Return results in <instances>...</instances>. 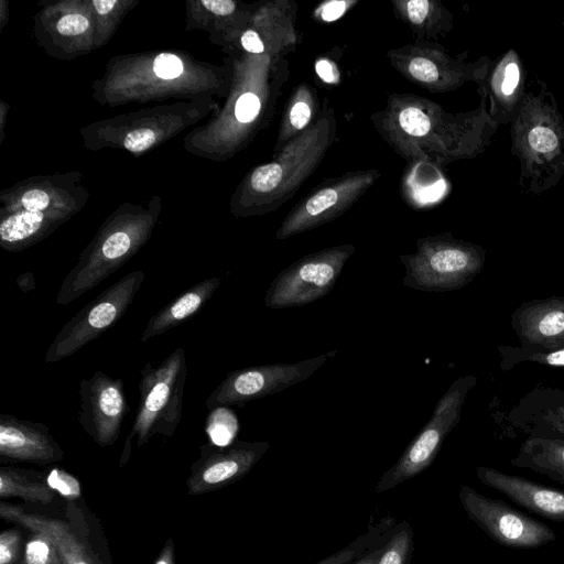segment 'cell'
Returning a JSON list of instances; mask_svg holds the SVG:
<instances>
[{"label":"cell","instance_id":"obj_1","mask_svg":"<svg viewBox=\"0 0 564 564\" xmlns=\"http://www.w3.org/2000/svg\"><path fill=\"white\" fill-rule=\"evenodd\" d=\"M379 129L405 158H425L438 164L474 159L491 143L498 126L487 101L470 111L448 113L438 104L416 96H390Z\"/></svg>","mask_w":564,"mask_h":564},{"label":"cell","instance_id":"obj_2","mask_svg":"<svg viewBox=\"0 0 564 564\" xmlns=\"http://www.w3.org/2000/svg\"><path fill=\"white\" fill-rule=\"evenodd\" d=\"M511 153L523 193L541 195L564 176V117L554 93L535 78L510 123Z\"/></svg>","mask_w":564,"mask_h":564},{"label":"cell","instance_id":"obj_3","mask_svg":"<svg viewBox=\"0 0 564 564\" xmlns=\"http://www.w3.org/2000/svg\"><path fill=\"white\" fill-rule=\"evenodd\" d=\"M140 373L139 404L120 456L121 466L130 457L134 438L140 447L156 434L171 437L175 433L182 419L187 378L184 348L174 349L158 367L145 364Z\"/></svg>","mask_w":564,"mask_h":564},{"label":"cell","instance_id":"obj_4","mask_svg":"<svg viewBox=\"0 0 564 564\" xmlns=\"http://www.w3.org/2000/svg\"><path fill=\"white\" fill-rule=\"evenodd\" d=\"M403 285L424 292H447L468 284L484 268L486 250L449 232L416 240V251L400 256Z\"/></svg>","mask_w":564,"mask_h":564},{"label":"cell","instance_id":"obj_5","mask_svg":"<svg viewBox=\"0 0 564 564\" xmlns=\"http://www.w3.org/2000/svg\"><path fill=\"white\" fill-rule=\"evenodd\" d=\"M477 378L471 375L457 378L437 401L432 416L409 443L399 459L379 478L376 494H383L409 480L435 460L443 442L460 420L463 404Z\"/></svg>","mask_w":564,"mask_h":564},{"label":"cell","instance_id":"obj_6","mask_svg":"<svg viewBox=\"0 0 564 564\" xmlns=\"http://www.w3.org/2000/svg\"><path fill=\"white\" fill-rule=\"evenodd\" d=\"M334 123L332 116L324 117L289 143L278 159L258 166L250 176L252 192L268 197L273 209L290 198L332 143Z\"/></svg>","mask_w":564,"mask_h":564},{"label":"cell","instance_id":"obj_7","mask_svg":"<svg viewBox=\"0 0 564 564\" xmlns=\"http://www.w3.org/2000/svg\"><path fill=\"white\" fill-rule=\"evenodd\" d=\"M145 274L137 270L120 278L79 310L57 333L44 361L66 359L116 324L141 289Z\"/></svg>","mask_w":564,"mask_h":564},{"label":"cell","instance_id":"obj_8","mask_svg":"<svg viewBox=\"0 0 564 564\" xmlns=\"http://www.w3.org/2000/svg\"><path fill=\"white\" fill-rule=\"evenodd\" d=\"M354 251V246L341 245L292 262L270 283L265 306L274 310L304 306L324 297L334 289Z\"/></svg>","mask_w":564,"mask_h":564},{"label":"cell","instance_id":"obj_9","mask_svg":"<svg viewBox=\"0 0 564 564\" xmlns=\"http://www.w3.org/2000/svg\"><path fill=\"white\" fill-rule=\"evenodd\" d=\"M335 352L294 364L250 366L234 370L210 392L206 406L208 410L231 405L243 408L250 401L281 392L310 378Z\"/></svg>","mask_w":564,"mask_h":564},{"label":"cell","instance_id":"obj_10","mask_svg":"<svg viewBox=\"0 0 564 564\" xmlns=\"http://www.w3.org/2000/svg\"><path fill=\"white\" fill-rule=\"evenodd\" d=\"M458 498L468 518L502 546L529 550L556 540V534L545 523L467 485L460 486Z\"/></svg>","mask_w":564,"mask_h":564},{"label":"cell","instance_id":"obj_11","mask_svg":"<svg viewBox=\"0 0 564 564\" xmlns=\"http://www.w3.org/2000/svg\"><path fill=\"white\" fill-rule=\"evenodd\" d=\"M390 55L399 72L434 93L455 90L468 82L478 83L491 62L486 55L469 62L468 52L453 57L433 45L405 46Z\"/></svg>","mask_w":564,"mask_h":564},{"label":"cell","instance_id":"obj_12","mask_svg":"<svg viewBox=\"0 0 564 564\" xmlns=\"http://www.w3.org/2000/svg\"><path fill=\"white\" fill-rule=\"evenodd\" d=\"M379 177L375 170L346 174L303 198L276 231L283 240L334 220L345 213Z\"/></svg>","mask_w":564,"mask_h":564},{"label":"cell","instance_id":"obj_13","mask_svg":"<svg viewBox=\"0 0 564 564\" xmlns=\"http://www.w3.org/2000/svg\"><path fill=\"white\" fill-rule=\"evenodd\" d=\"M79 410L77 421L100 447L112 445L119 437L130 408L122 379L96 370L78 386Z\"/></svg>","mask_w":564,"mask_h":564},{"label":"cell","instance_id":"obj_14","mask_svg":"<svg viewBox=\"0 0 564 564\" xmlns=\"http://www.w3.org/2000/svg\"><path fill=\"white\" fill-rule=\"evenodd\" d=\"M267 441H235L227 446L206 444L192 464L187 492L202 495L228 486L247 475L269 449Z\"/></svg>","mask_w":564,"mask_h":564},{"label":"cell","instance_id":"obj_15","mask_svg":"<svg viewBox=\"0 0 564 564\" xmlns=\"http://www.w3.org/2000/svg\"><path fill=\"white\" fill-rule=\"evenodd\" d=\"M524 63L514 48L491 59L477 83L478 94L487 101L492 121L500 127L510 124L519 113L527 93Z\"/></svg>","mask_w":564,"mask_h":564},{"label":"cell","instance_id":"obj_16","mask_svg":"<svg viewBox=\"0 0 564 564\" xmlns=\"http://www.w3.org/2000/svg\"><path fill=\"white\" fill-rule=\"evenodd\" d=\"M519 340L532 351L564 348V296L523 303L512 315Z\"/></svg>","mask_w":564,"mask_h":564},{"label":"cell","instance_id":"obj_17","mask_svg":"<svg viewBox=\"0 0 564 564\" xmlns=\"http://www.w3.org/2000/svg\"><path fill=\"white\" fill-rule=\"evenodd\" d=\"M0 457L3 460L51 464L62 460L64 453L43 423L2 413Z\"/></svg>","mask_w":564,"mask_h":564},{"label":"cell","instance_id":"obj_18","mask_svg":"<svg viewBox=\"0 0 564 564\" xmlns=\"http://www.w3.org/2000/svg\"><path fill=\"white\" fill-rule=\"evenodd\" d=\"M478 480L518 506L552 521L564 522V491L498 469L479 466Z\"/></svg>","mask_w":564,"mask_h":564},{"label":"cell","instance_id":"obj_19","mask_svg":"<svg viewBox=\"0 0 564 564\" xmlns=\"http://www.w3.org/2000/svg\"><path fill=\"white\" fill-rule=\"evenodd\" d=\"M0 517L47 535L55 544L63 564H104L86 541L62 520L28 513L19 506L6 502L0 503Z\"/></svg>","mask_w":564,"mask_h":564},{"label":"cell","instance_id":"obj_20","mask_svg":"<svg viewBox=\"0 0 564 564\" xmlns=\"http://www.w3.org/2000/svg\"><path fill=\"white\" fill-rule=\"evenodd\" d=\"M220 283L221 279L218 276L207 278L167 303L148 321L140 337L141 341L147 343L197 314Z\"/></svg>","mask_w":564,"mask_h":564},{"label":"cell","instance_id":"obj_21","mask_svg":"<svg viewBox=\"0 0 564 564\" xmlns=\"http://www.w3.org/2000/svg\"><path fill=\"white\" fill-rule=\"evenodd\" d=\"M511 464L564 485V437H530L522 443Z\"/></svg>","mask_w":564,"mask_h":564},{"label":"cell","instance_id":"obj_22","mask_svg":"<svg viewBox=\"0 0 564 564\" xmlns=\"http://www.w3.org/2000/svg\"><path fill=\"white\" fill-rule=\"evenodd\" d=\"M394 4L401 18L424 35L445 34L453 28V14L436 1L410 0Z\"/></svg>","mask_w":564,"mask_h":564},{"label":"cell","instance_id":"obj_23","mask_svg":"<svg viewBox=\"0 0 564 564\" xmlns=\"http://www.w3.org/2000/svg\"><path fill=\"white\" fill-rule=\"evenodd\" d=\"M398 523L397 519L391 516L383 517L377 521L371 520L362 534L341 550L315 564H350L370 549L388 540L394 532Z\"/></svg>","mask_w":564,"mask_h":564},{"label":"cell","instance_id":"obj_24","mask_svg":"<svg viewBox=\"0 0 564 564\" xmlns=\"http://www.w3.org/2000/svg\"><path fill=\"white\" fill-rule=\"evenodd\" d=\"M1 498L18 497L30 502L50 503L54 498V490L47 482L33 479L25 473L13 468L0 469Z\"/></svg>","mask_w":564,"mask_h":564},{"label":"cell","instance_id":"obj_25","mask_svg":"<svg viewBox=\"0 0 564 564\" xmlns=\"http://www.w3.org/2000/svg\"><path fill=\"white\" fill-rule=\"evenodd\" d=\"M42 212H20L10 215L0 225V239L6 248L26 241L35 236L42 227Z\"/></svg>","mask_w":564,"mask_h":564},{"label":"cell","instance_id":"obj_26","mask_svg":"<svg viewBox=\"0 0 564 564\" xmlns=\"http://www.w3.org/2000/svg\"><path fill=\"white\" fill-rule=\"evenodd\" d=\"M413 549V530L404 520L398 523L377 564H410Z\"/></svg>","mask_w":564,"mask_h":564},{"label":"cell","instance_id":"obj_27","mask_svg":"<svg viewBox=\"0 0 564 564\" xmlns=\"http://www.w3.org/2000/svg\"><path fill=\"white\" fill-rule=\"evenodd\" d=\"M32 532L23 547L21 564H63L52 540L42 532Z\"/></svg>","mask_w":564,"mask_h":564},{"label":"cell","instance_id":"obj_28","mask_svg":"<svg viewBox=\"0 0 564 564\" xmlns=\"http://www.w3.org/2000/svg\"><path fill=\"white\" fill-rule=\"evenodd\" d=\"M22 535L17 529L4 530L0 534V564H21Z\"/></svg>","mask_w":564,"mask_h":564},{"label":"cell","instance_id":"obj_29","mask_svg":"<svg viewBox=\"0 0 564 564\" xmlns=\"http://www.w3.org/2000/svg\"><path fill=\"white\" fill-rule=\"evenodd\" d=\"M47 484L53 490H58L68 498L78 497L80 494L79 482L63 469L53 468L47 476Z\"/></svg>","mask_w":564,"mask_h":564},{"label":"cell","instance_id":"obj_30","mask_svg":"<svg viewBox=\"0 0 564 564\" xmlns=\"http://www.w3.org/2000/svg\"><path fill=\"white\" fill-rule=\"evenodd\" d=\"M261 109L259 97L250 91L242 94L235 106V117L239 122L248 123L253 121Z\"/></svg>","mask_w":564,"mask_h":564},{"label":"cell","instance_id":"obj_31","mask_svg":"<svg viewBox=\"0 0 564 564\" xmlns=\"http://www.w3.org/2000/svg\"><path fill=\"white\" fill-rule=\"evenodd\" d=\"M153 70L162 79H174L183 73V63L174 54L162 53L155 57Z\"/></svg>","mask_w":564,"mask_h":564},{"label":"cell","instance_id":"obj_32","mask_svg":"<svg viewBox=\"0 0 564 564\" xmlns=\"http://www.w3.org/2000/svg\"><path fill=\"white\" fill-rule=\"evenodd\" d=\"M156 135L153 130L143 128L129 132L123 141V145L131 152L147 150L155 142Z\"/></svg>","mask_w":564,"mask_h":564},{"label":"cell","instance_id":"obj_33","mask_svg":"<svg viewBox=\"0 0 564 564\" xmlns=\"http://www.w3.org/2000/svg\"><path fill=\"white\" fill-rule=\"evenodd\" d=\"M312 118V108L305 100H296L289 111V123L294 131L305 130Z\"/></svg>","mask_w":564,"mask_h":564},{"label":"cell","instance_id":"obj_34","mask_svg":"<svg viewBox=\"0 0 564 564\" xmlns=\"http://www.w3.org/2000/svg\"><path fill=\"white\" fill-rule=\"evenodd\" d=\"M89 26V21L82 14H67L58 20L57 31L63 35H78L84 33Z\"/></svg>","mask_w":564,"mask_h":564},{"label":"cell","instance_id":"obj_35","mask_svg":"<svg viewBox=\"0 0 564 564\" xmlns=\"http://www.w3.org/2000/svg\"><path fill=\"white\" fill-rule=\"evenodd\" d=\"M21 203L28 212H42L47 207L50 197L44 191L30 189L23 194Z\"/></svg>","mask_w":564,"mask_h":564},{"label":"cell","instance_id":"obj_36","mask_svg":"<svg viewBox=\"0 0 564 564\" xmlns=\"http://www.w3.org/2000/svg\"><path fill=\"white\" fill-rule=\"evenodd\" d=\"M521 360L534 361L541 365H547L551 367H564V348L555 351H532Z\"/></svg>","mask_w":564,"mask_h":564},{"label":"cell","instance_id":"obj_37","mask_svg":"<svg viewBox=\"0 0 564 564\" xmlns=\"http://www.w3.org/2000/svg\"><path fill=\"white\" fill-rule=\"evenodd\" d=\"M349 2L347 1H330L321 8V18L326 22H332L339 19L347 10Z\"/></svg>","mask_w":564,"mask_h":564},{"label":"cell","instance_id":"obj_38","mask_svg":"<svg viewBox=\"0 0 564 564\" xmlns=\"http://www.w3.org/2000/svg\"><path fill=\"white\" fill-rule=\"evenodd\" d=\"M241 45L249 53L261 54L264 52V44L253 30H248L242 34Z\"/></svg>","mask_w":564,"mask_h":564},{"label":"cell","instance_id":"obj_39","mask_svg":"<svg viewBox=\"0 0 564 564\" xmlns=\"http://www.w3.org/2000/svg\"><path fill=\"white\" fill-rule=\"evenodd\" d=\"M202 4L217 15H228L236 8V3L231 0H203Z\"/></svg>","mask_w":564,"mask_h":564},{"label":"cell","instance_id":"obj_40","mask_svg":"<svg viewBox=\"0 0 564 564\" xmlns=\"http://www.w3.org/2000/svg\"><path fill=\"white\" fill-rule=\"evenodd\" d=\"M389 539L370 549L350 564H377Z\"/></svg>","mask_w":564,"mask_h":564},{"label":"cell","instance_id":"obj_41","mask_svg":"<svg viewBox=\"0 0 564 564\" xmlns=\"http://www.w3.org/2000/svg\"><path fill=\"white\" fill-rule=\"evenodd\" d=\"M154 564H175L174 543L171 538L165 542Z\"/></svg>","mask_w":564,"mask_h":564},{"label":"cell","instance_id":"obj_42","mask_svg":"<svg viewBox=\"0 0 564 564\" xmlns=\"http://www.w3.org/2000/svg\"><path fill=\"white\" fill-rule=\"evenodd\" d=\"M317 75L326 83H334L336 80L335 70L328 61H318L315 65Z\"/></svg>","mask_w":564,"mask_h":564},{"label":"cell","instance_id":"obj_43","mask_svg":"<svg viewBox=\"0 0 564 564\" xmlns=\"http://www.w3.org/2000/svg\"><path fill=\"white\" fill-rule=\"evenodd\" d=\"M93 4L99 14H107L117 4V0H94Z\"/></svg>","mask_w":564,"mask_h":564},{"label":"cell","instance_id":"obj_44","mask_svg":"<svg viewBox=\"0 0 564 564\" xmlns=\"http://www.w3.org/2000/svg\"><path fill=\"white\" fill-rule=\"evenodd\" d=\"M17 282L24 292H28L35 288L34 276L32 273H30L28 279H25V273L20 275Z\"/></svg>","mask_w":564,"mask_h":564},{"label":"cell","instance_id":"obj_45","mask_svg":"<svg viewBox=\"0 0 564 564\" xmlns=\"http://www.w3.org/2000/svg\"><path fill=\"white\" fill-rule=\"evenodd\" d=\"M560 423H556V426L560 431L564 433V410H560Z\"/></svg>","mask_w":564,"mask_h":564}]
</instances>
